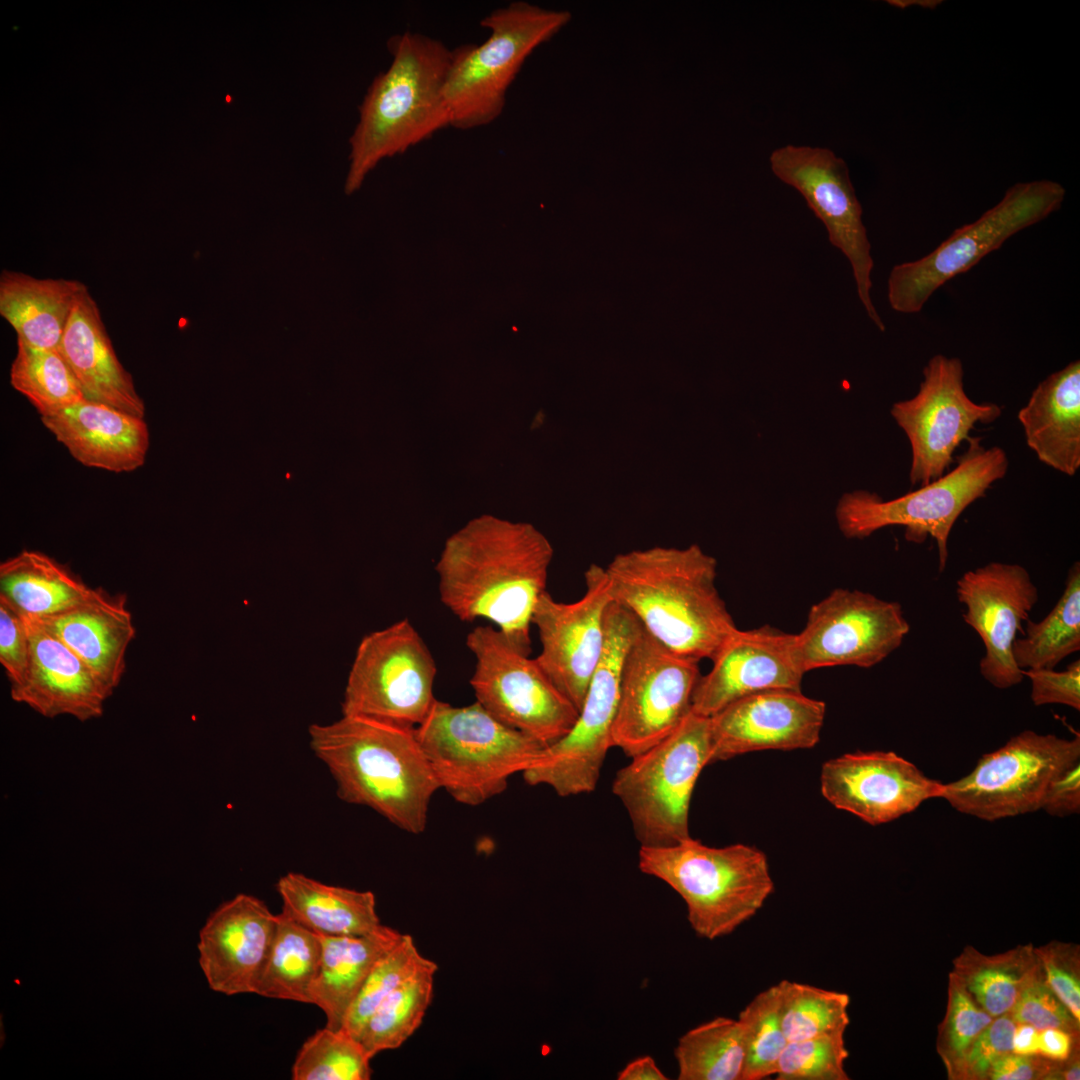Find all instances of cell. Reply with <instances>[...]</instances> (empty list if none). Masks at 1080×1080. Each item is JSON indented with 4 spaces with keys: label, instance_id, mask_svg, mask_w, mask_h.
<instances>
[{
    "label": "cell",
    "instance_id": "1",
    "mask_svg": "<svg viewBox=\"0 0 1080 1080\" xmlns=\"http://www.w3.org/2000/svg\"><path fill=\"white\" fill-rule=\"evenodd\" d=\"M552 558L533 525L482 515L444 545L435 567L440 600L461 621L485 619L530 654L532 615Z\"/></svg>",
    "mask_w": 1080,
    "mask_h": 1080
},
{
    "label": "cell",
    "instance_id": "2",
    "mask_svg": "<svg viewBox=\"0 0 1080 1080\" xmlns=\"http://www.w3.org/2000/svg\"><path fill=\"white\" fill-rule=\"evenodd\" d=\"M605 571L613 602L677 654L711 660L737 629L716 586V559L696 544L621 553Z\"/></svg>",
    "mask_w": 1080,
    "mask_h": 1080
},
{
    "label": "cell",
    "instance_id": "3",
    "mask_svg": "<svg viewBox=\"0 0 1080 1080\" xmlns=\"http://www.w3.org/2000/svg\"><path fill=\"white\" fill-rule=\"evenodd\" d=\"M308 733L342 801L368 807L407 833L424 832L440 788L415 727L342 714L332 723L312 724Z\"/></svg>",
    "mask_w": 1080,
    "mask_h": 1080
},
{
    "label": "cell",
    "instance_id": "4",
    "mask_svg": "<svg viewBox=\"0 0 1080 1080\" xmlns=\"http://www.w3.org/2000/svg\"><path fill=\"white\" fill-rule=\"evenodd\" d=\"M387 46L391 64L370 84L349 139L348 194L385 158L403 154L451 126L445 84L452 49L410 31L390 37Z\"/></svg>",
    "mask_w": 1080,
    "mask_h": 1080
},
{
    "label": "cell",
    "instance_id": "5",
    "mask_svg": "<svg viewBox=\"0 0 1080 1080\" xmlns=\"http://www.w3.org/2000/svg\"><path fill=\"white\" fill-rule=\"evenodd\" d=\"M638 866L683 899L691 928L707 940L733 933L774 891L767 856L742 843L711 847L689 837L667 847H640Z\"/></svg>",
    "mask_w": 1080,
    "mask_h": 1080
},
{
    "label": "cell",
    "instance_id": "6",
    "mask_svg": "<svg viewBox=\"0 0 1080 1080\" xmlns=\"http://www.w3.org/2000/svg\"><path fill=\"white\" fill-rule=\"evenodd\" d=\"M415 733L440 789L478 806L504 792L545 747L492 716L477 701L453 706L435 700Z\"/></svg>",
    "mask_w": 1080,
    "mask_h": 1080
},
{
    "label": "cell",
    "instance_id": "7",
    "mask_svg": "<svg viewBox=\"0 0 1080 1080\" xmlns=\"http://www.w3.org/2000/svg\"><path fill=\"white\" fill-rule=\"evenodd\" d=\"M967 450L956 467L937 480L900 497L883 500L876 493L856 490L839 499L835 516L839 530L849 539H863L889 526L905 528V538L921 543L934 538L939 571L948 559L951 530L973 502L983 497L1008 470L1006 452L999 446L985 448L980 438L968 439Z\"/></svg>",
    "mask_w": 1080,
    "mask_h": 1080
},
{
    "label": "cell",
    "instance_id": "8",
    "mask_svg": "<svg viewBox=\"0 0 1080 1080\" xmlns=\"http://www.w3.org/2000/svg\"><path fill=\"white\" fill-rule=\"evenodd\" d=\"M570 19L568 11L545 9L525 1L511 2L485 16L480 25L490 31L488 39L479 45L467 43L452 49L445 84L451 126L469 130L495 121L526 59Z\"/></svg>",
    "mask_w": 1080,
    "mask_h": 1080
},
{
    "label": "cell",
    "instance_id": "9",
    "mask_svg": "<svg viewBox=\"0 0 1080 1080\" xmlns=\"http://www.w3.org/2000/svg\"><path fill=\"white\" fill-rule=\"evenodd\" d=\"M710 750V718L691 711L668 736L616 773L612 791L640 847H667L691 837V797L710 764Z\"/></svg>",
    "mask_w": 1080,
    "mask_h": 1080
},
{
    "label": "cell",
    "instance_id": "10",
    "mask_svg": "<svg viewBox=\"0 0 1080 1080\" xmlns=\"http://www.w3.org/2000/svg\"><path fill=\"white\" fill-rule=\"evenodd\" d=\"M1065 196V188L1053 180L1015 183L997 204L955 229L931 252L895 265L887 282L889 305L898 313H919L945 283L970 270L1018 232L1059 210Z\"/></svg>",
    "mask_w": 1080,
    "mask_h": 1080
},
{
    "label": "cell",
    "instance_id": "11",
    "mask_svg": "<svg viewBox=\"0 0 1080 1080\" xmlns=\"http://www.w3.org/2000/svg\"><path fill=\"white\" fill-rule=\"evenodd\" d=\"M637 620L612 602L606 613V641L588 685L578 718L561 739L545 746L522 773L530 786L545 785L568 797L595 790L612 745V728L620 696L624 655Z\"/></svg>",
    "mask_w": 1080,
    "mask_h": 1080
},
{
    "label": "cell",
    "instance_id": "12",
    "mask_svg": "<svg viewBox=\"0 0 1080 1080\" xmlns=\"http://www.w3.org/2000/svg\"><path fill=\"white\" fill-rule=\"evenodd\" d=\"M466 645L475 658L476 701L492 716L544 746L572 729L578 709L529 653L493 625L476 626Z\"/></svg>",
    "mask_w": 1080,
    "mask_h": 1080
},
{
    "label": "cell",
    "instance_id": "13",
    "mask_svg": "<svg viewBox=\"0 0 1080 1080\" xmlns=\"http://www.w3.org/2000/svg\"><path fill=\"white\" fill-rule=\"evenodd\" d=\"M436 672L430 650L408 619L371 632L357 647L342 714L416 727L436 700Z\"/></svg>",
    "mask_w": 1080,
    "mask_h": 1080
},
{
    "label": "cell",
    "instance_id": "14",
    "mask_svg": "<svg viewBox=\"0 0 1080 1080\" xmlns=\"http://www.w3.org/2000/svg\"><path fill=\"white\" fill-rule=\"evenodd\" d=\"M1080 760V737L1024 730L984 754L966 776L943 784L940 798L955 810L986 821L1041 809L1052 779Z\"/></svg>",
    "mask_w": 1080,
    "mask_h": 1080
},
{
    "label": "cell",
    "instance_id": "15",
    "mask_svg": "<svg viewBox=\"0 0 1080 1080\" xmlns=\"http://www.w3.org/2000/svg\"><path fill=\"white\" fill-rule=\"evenodd\" d=\"M699 662L673 652L637 621L622 663L613 747L632 758L674 731L692 711Z\"/></svg>",
    "mask_w": 1080,
    "mask_h": 1080
},
{
    "label": "cell",
    "instance_id": "16",
    "mask_svg": "<svg viewBox=\"0 0 1080 1080\" xmlns=\"http://www.w3.org/2000/svg\"><path fill=\"white\" fill-rule=\"evenodd\" d=\"M918 392L898 401L891 415L911 446V484H929L942 477L956 448L977 423L990 424L1002 414L995 403H976L964 388V367L958 357L932 356L922 371Z\"/></svg>",
    "mask_w": 1080,
    "mask_h": 1080
},
{
    "label": "cell",
    "instance_id": "17",
    "mask_svg": "<svg viewBox=\"0 0 1080 1080\" xmlns=\"http://www.w3.org/2000/svg\"><path fill=\"white\" fill-rule=\"evenodd\" d=\"M770 166L777 178L800 192L824 224L831 244L847 257L867 316L885 331L870 295L871 244L845 161L827 148L786 145L772 152Z\"/></svg>",
    "mask_w": 1080,
    "mask_h": 1080
},
{
    "label": "cell",
    "instance_id": "18",
    "mask_svg": "<svg viewBox=\"0 0 1080 1080\" xmlns=\"http://www.w3.org/2000/svg\"><path fill=\"white\" fill-rule=\"evenodd\" d=\"M909 631L900 603L837 588L811 606L795 644L806 673L831 666L870 668L898 649Z\"/></svg>",
    "mask_w": 1080,
    "mask_h": 1080
},
{
    "label": "cell",
    "instance_id": "19",
    "mask_svg": "<svg viewBox=\"0 0 1080 1080\" xmlns=\"http://www.w3.org/2000/svg\"><path fill=\"white\" fill-rule=\"evenodd\" d=\"M584 579L580 599L560 602L546 591L532 615L541 644L535 659L578 711L604 650L606 613L613 602L605 567L592 564Z\"/></svg>",
    "mask_w": 1080,
    "mask_h": 1080
},
{
    "label": "cell",
    "instance_id": "20",
    "mask_svg": "<svg viewBox=\"0 0 1080 1080\" xmlns=\"http://www.w3.org/2000/svg\"><path fill=\"white\" fill-rule=\"evenodd\" d=\"M956 595L966 611L963 620L985 647L982 677L998 689L1024 680L1012 656V644L1039 599L1029 572L1019 564L990 562L966 571L956 582Z\"/></svg>",
    "mask_w": 1080,
    "mask_h": 1080
},
{
    "label": "cell",
    "instance_id": "21",
    "mask_svg": "<svg viewBox=\"0 0 1080 1080\" xmlns=\"http://www.w3.org/2000/svg\"><path fill=\"white\" fill-rule=\"evenodd\" d=\"M820 785L830 804L873 826L940 798L943 787L891 751H859L828 760L821 768Z\"/></svg>",
    "mask_w": 1080,
    "mask_h": 1080
},
{
    "label": "cell",
    "instance_id": "22",
    "mask_svg": "<svg viewBox=\"0 0 1080 1080\" xmlns=\"http://www.w3.org/2000/svg\"><path fill=\"white\" fill-rule=\"evenodd\" d=\"M692 697V711L711 717L743 697L775 689L801 690L805 675L795 634L764 625L736 629L711 659Z\"/></svg>",
    "mask_w": 1080,
    "mask_h": 1080
},
{
    "label": "cell",
    "instance_id": "23",
    "mask_svg": "<svg viewBox=\"0 0 1080 1080\" xmlns=\"http://www.w3.org/2000/svg\"><path fill=\"white\" fill-rule=\"evenodd\" d=\"M826 705L801 690L758 692L727 705L710 718V764L760 750L814 747Z\"/></svg>",
    "mask_w": 1080,
    "mask_h": 1080
},
{
    "label": "cell",
    "instance_id": "24",
    "mask_svg": "<svg viewBox=\"0 0 1080 1080\" xmlns=\"http://www.w3.org/2000/svg\"><path fill=\"white\" fill-rule=\"evenodd\" d=\"M277 925L259 898L239 893L217 907L199 933V965L209 987L228 996L255 993Z\"/></svg>",
    "mask_w": 1080,
    "mask_h": 1080
},
{
    "label": "cell",
    "instance_id": "25",
    "mask_svg": "<svg viewBox=\"0 0 1080 1080\" xmlns=\"http://www.w3.org/2000/svg\"><path fill=\"white\" fill-rule=\"evenodd\" d=\"M24 618L28 667L23 681L10 687L11 698L48 718L68 715L88 721L100 717L111 694L64 643L35 620Z\"/></svg>",
    "mask_w": 1080,
    "mask_h": 1080
},
{
    "label": "cell",
    "instance_id": "26",
    "mask_svg": "<svg viewBox=\"0 0 1080 1080\" xmlns=\"http://www.w3.org/2000/svg\"><path fill=\"white\" fill-rule=\"evenodd\" d=\"M41 421L84 466L131 472L146 460L150 437L143 417L84 399Z\"/></svg>",
    "mask_w": 1080,
    "mask_h": 1080
},
{
    "label": "cell",
    "instance_id": "27",
    "mask_svg": "<svg viewBox=\"0 0 1080 1080\" xmlns=\"http://www.w3.org/2000/svg\"><path fill=\"white\" fill-rule=\"evenodd\" d=\"M64 643L112 695L126 669V651L136 635L124 593L101 587L79 606L55 615L30 618Z\"/></svg>",
    "mask_w": 1080,
    "mask_h": 1080
},
{
    "label": "cell",
    "instance_id": "28",
    "mask_svg": "<svg viewBox=\"0 0 1080 1080\" xmlns=\"http://www.w3.org/2000/svg\"><path fill=\"white\" fill-rule=\"evenodd\" d=\"M58 350L73 371L85 400L144 417V401L132 375L119 361L100 309L88 290L74 306Z\"/></svg>",
    "mask_w": 1080,
    "mask_h": 1080
},
{
    "label": "cell",
    "instance_id": "29",
    "mask_svg": "<svg viewBox=\"0 0 1080 1080\" xmlns=\"http://www.w3.org/2000/svg\"><path fill=\"white\" fill-rule=\"evenodd\" d=\"M1017 417L1038 460L1074 476L1080 468V361L1041 381Z\"/></svg>",
    "mask_w": 1080,
    "mask_h": 1080
},
{
    "label": "cell",
    "instance_id": "30",
    "mask_svg": "<svg viewBox=\"0 0 1080 1080\" xmlns=\"http://www.w3.org/2000/svg\"><path fill=\"white\" fill-rule=\"evenodd\" d=\"M87 289L78 280L36 278L3 270L0 315L20 340L32 347L58 350L79 297Z\"/></svg>",
    "mask_w": 1080,
    "mask_h": 1080
},
{
    "label": "cell",
    "instance_id": "31",
    "mask_svg": "<svg viewBox=\"0 0 1080 1080\" xmlns=\"http://www.w3.org/2000/svg\"><path fill=\"white\" fill-rule=\"evenodd\" d=\"M404 934L381 925L361 936L321 935L322 954L310 987L311 1004L326 1016V1025L342 1027L345 1016L376 962L394 948Z\"/></svg>",
    "mask_w": 1080,
    "mask_h": 1080
},
{
    "label": "cell",
    "instance_id": "32",
    "mask_svg": "<svg viewBox=\"0 0 1080 1080\" xmlns=\"http://www.w3.org/2000/svg\"><path fill=\"white\" fill-rule=\"evenodd\" d=\"M276 890L281 912L317 934L361 936L382 925L372 891L329 885L296 872L281 876Z\"/></svg>",
    "mask_w": 1080,
    "mask_h": 1080
},
{
    "label": "cell",
    "instance_id": "33",
    "mask_svg": "<svg viewBox=\"0 0 1080 1080\" xmlns=\"http://www.w3.org/2000/svg\"><path fill=\"white\" fill-rule=\"evenodd\" d=\"M96 591L69 567L39 551L23 550L0 564V600L26 618L73 609Z\"/></svg>",
    "mask_w": 1080,
    "mask_h": 1080
},
{
    "label": "cell",
    "instance_id": "34",
    "mask_svg": "<svg viewBox=\"0 0 1080 1080\" xmlns=\"http://www.w3.org/2000/svg\"><path fill=\"white\" fill-rule=\"evenodd\" d=\"M1040 972L1031 943L992 955L965 946L954 958L951 971L973 1000L994 1018L1009 1013L1023 989Z\"/></svg>",
    "mask_w": 1080,
    "mask_h": 1080
},
{
    "label": "cell",
    "instance_id": "35",
    "mask_svg": "<svg viewBox=\"0 0 1080 1080\" xmlns=\"http://www.w3.org/2000/svg\"><path fill=\"white\" fill-rule=\"evenodd\" d=\"M321 954L319 934L280 912L254 994L311 1004L309 991L318 972Z\"/></svg>",
    "mask_w": 1080,
    "mask_h": 1080
},
{
    "label": "cell",
    "instance_id": "36",
    "mask_svg": "<svg viewBox=\"0 0 1080 1080\" xmlns=\"http://www.w3.org/2000/svg\"><path fill=\"white\" fill-rule=\"evenodd\" d=\"M1021 637L1012 644V656L1021 670L1054 669L1080 650V564L1068 571L1065 589L1053 609L1039 622L1027 620Z\"/></svg>",
    "mask_w": 1080,
    "mask_h": 1080
},
{
    "label": "cell",
    "instance_id": "37",
    "mask_svg": "<svg viewBox=\"0 0 1080 1080\" xmlns=\"http://www.w3.org/2000/svg\"><path fill=\"white\" fill-rule=\"evenodd\" d=\"M679 1080H742L745 1041L738 1019L716 1017L683 1034L674 1050Z\"/></svg>",
    "mask_w": 1080,
    "mask_h": 1080
},
{
    "label": "cell",
    "instance_id": "38",
    "mask_svg": "<svg viewBox=\"0 0 1080 1080\" xmlns=\"http://www.w3.org/2000/svg\"><path fill=\"white\" fill-rule=\"evenodd\" d=\"M437 970L436 962L428 959L376 1008L360 1036L371 1058L399 1048L420 1027L433 999Z\"/></svg>",
    "mask_w": 1080,
    "mask_h": 1080
},
{
    "label": "cell",
    "instance_id": "39",
    "mask_svg": "<svg viewBox=\"0 0 1080 1080\" xmlns=\"http://www.w3.org/2000/svg\"><path fill=\"white\" fill-rule=\"evenodd\" d=\"M11 386L23 394L41 417L84 400L81 387L59 350L32 347L17 340L10 368Z\"/></svg>",
    "mask_w": 1080,
    "mask_h": 1080
},
{
    "label": "cell",
    "instance_id": "40",
    "mask_svg": "<svg viewBox=\"0 0 1080 1080\" xmlns=\"http://www.w3.org/2000/svg\"><path fill=\"white\" fill-rule=\"evenodd\" d=\"M779 1013L788 1042L844 1033L850 1023L847 993L810 984L777 983Z\"/></svg>",
    "mask_w": 1080,
    "mask_h": 1080
},
{
    "label": "cell",
    "instance_id": "41",
    "mask_svg": "<svg viewBox=\"0 0 1080 1080\" xmlns=\"http://www.w3.org/2000/svg\"><path fill=\"white\" fill-rule=\"evenodd\" d=\"M371 1056L344 1028L318 1029L303 1043L292 1066L293 1080H368Z\"/></svg>",
    "mask_w": 1080,
    "mask_h": 1080
},
{
    "label": "cell",
    "instance_id": "42",
    "mask_svg": "<svg viewBox=\"0 0 1080 1080\" xmlns=\"http://www.w3.org/2000/svg\"><path fill=\"white\" fill-rule=\"evenodd\" d=\"M745 1041L742 1080H762L775 1076L778 1061L788 1041L780 1013L778 986L758 993L740 1012Z\"/></svg>",
    "mask_w": 1080,
    "mask_h": 1080
},
{
    "label": "cell",
    "instance_id": "43",
    "mask_svg": "<svg viewBox=\"0 0 1080 1080\" xmlns=\"http://www.w3.org/2000/svg\"><path fill=\"white\" fill-rule=\"evenodd\" d=\"M428 961L417 949L414 939L404 934L400 942L382 956L365 979L351 1004L342 1028L360 1040L368 1019L402 982Z\"/></svg>",
    "mask_w": 1080,
    "mask_h": 1080
},
{
    "label": "cell",
    "instance_id": "44",
    "mask_svg": "<svg viewBox=\"0 0 1080 1080\" xmlns=\"http://www.w3.org/2000/svg\"><path fill=\"white\" fill-rule=\"evenodd\" d=\"M845 1034L788 1042L776 1069L778 1080H848Z\"/></svg>",
    "mask_w": 1080,
    "mask_h": 1080
},
{
    "label": "cell",
    "instance_id": "45",
    "mask_svg": "<svg viewBox=\"0 0 1080 1080\" xmlns=\"http://www.w3.org/2000/svg\"><path fill=\"white\" fill-rule=\"evenodd\" d=\"M993 1019L950 972L945 1015L938 1026L936 1039V1050L946 1070L960 1058Z\"/></svg>",
    "mask_w": 1080,
    "mask_h": 1080
},
{
    "label": "cell",
    "instance_id": "46",
    "mask_svg": "<svg viewBox=\"0 0 1080 1080\" xmlns=\"http://www.w3.org/2000/svg\"><path fill=\"white\" fill-rule=\"evenodd\" d=\"M1016 1022L1009 1013L995 1017L947 1071L951 1080H988L992 1065L1012 1052Z\"/></svg>",
    "mask_w": 1080,
    "mask_h": 1080
},
{
    "label": "cell",
    "instance_id": "47",
    "mask_svg": "<svg viewBox=\"0 0 1080 1080\" xmlns=\"http://www.w3.org/2000/svg\"><path fill=\"white\" fill-rule=\"evenodd\" d=\"M1009 1014L1016 1023H1026L1039 1030L1059 1028L1079 1036L1080 1021L1045 982L1042 969L1023 989Z\"/></svg>",
    "mask_w": 1080,
    "mask_h": 1080
},
{
    "label": "cell",
    "instance_id": "48",
    "mask_svg": "<svg viewBox=\"0 0 1080 1080\" xmlns=\"http://www.w3.org/2000/svg\"><path fill=\"white\" fill-rule=\"evenodd\" d=\"M1048 986L1080 1021V949L1074 943L1052 940L1035 947Z\"/></svg>",
    "mask_w": 1080,
    "mask_h": 1080
},
{
    "label": "cell",
    "instance_id": "49",
    "mask_svg": "<svg viewBox=\"0 0 1080 1080\" xmlns=\"http://www.w3.org/2000/svg\"><path fill=\"white\" fill-rule=\"evenodd\" d=\"M1031 681V700L1035 706L1062 704L1080 710V660L1063 671L1054 669L1022 670Z\"/></svg>",
    "mask_w": 1080,
    "mask_h": 1080
},
{
    "label": "cell",
    "instance_id": "50",
    "mask_svg": "<svg viewBox=\"0 0 1080 1080\" xmlns=\"http://www.w3.org/2000/svg\"><path fill=\"white\" fill-rule=\"evenodd\" d=\"M28 660L29 639L25 618L0 600V663L10 687L23 681Z\"/></svg>",
    "mask_w": 1080,
    "mask_h": 1080
},
{
    "label": "cell",
    "instance_id": "51",
    "mask_svg": "<svg viewBox=\"0 0 1080 1080\" xmlns=\"http://www.w3.org/2000/svg\"><path fill=\"white\" fill-rule=\"evenodd\" d=\"M1062 1061L1036 1055L1009 1053L991 1067L988 1080H1056Z\"/></svg>",
    "mask_w": 1080,
    "mask_h": 1080
},
{
    "label": "cell",
    "instance_id": "52",
    "mask_svg": "<svg viewBox=\"0 0 1080 1080\" xmlns=\"http://www.w3.org/2000/svg\"><path fill=\"white\" fill-rule=\"evenodd\" d=\"M1041 809L1058 817L1079 813L1080 760L1066 766L1052 779Z\"/></svg>",
    "mask_w": 1080,
    "mask_h": 1080
},
{
    "label": "cell",
    "instance_id": "53",
    "mask_svg": "<svg viewBox=\"0 0 1080 1080\" xmlns=\"http://www.w3.org/2000/svg\"><path fill=\"white\" fill-rule=\"evenodd\" d=\"M1079 1036L1059 1028L1039 1030L1038 1054L1055 1061L1068 1059L1079 1050Z\"/></svg>",
    "mask_w": 1080,
    "mask_h": 1080
},
{
    "label": "cell",
    "instance_id": "54",
    "mask_svg": "<svg viewBox=\"0 0 1080 1080\" xmlns=\"http://www.w3.org/2000/svg\"><path fill=\"white\" fill-rule=\"evenodd\" d=\"M619 1080H666L651 1056H643L630 1061L617 1075Z\"/></svg>",
    "mask_w": 1080,
    "mask_h": 1080
},
{
    "label": "cell",
    "instance_id": "55",
    "mask_svg": "<svg viewBox=\"0 0 1080 1080\" xmlns=\"http://www.w3.org/2000/svg\"><path fill=\"white\" fill-rule=\"evenodd\" d=\"M1039 1029L1026 1023H1016L1012 1037V1053L1038 1054Z\"/></svg>",
    "mask_w": 1080,
    "mask_h": 1080
},
{
    "label": "cell",
    "instance_id": "56",
    "mask_svg": "<svg viewBox=\"0 0 1080 1080\" xmlns=\"http://www.w3.org/2000/svg\"><path fill=\"white\" fill-rule=\"evenodd\" d=\"M1080 1061L1079 1050L1075 1051L1068 1059L1061 1062L1056 1074V1080H1079Z\"/></svg>",
    "mask_w": 1080,
    "mask_h": 1080
},
{
    "label": "cell",
    "instance_id": "57",
    "mask_svg": "<svg viewBox=\"0 0 1080 1080\" xmlns=\"http://www.w3.org/2000/svg\"><path fill=\"white\" fill-rule=\"evenodd\" d=\"M888 2L893 6L902 7V8L903 7H908V6H911V5H917V6H921V7H924V8H930V9L935 8L936 6H938L941 3V1H934V0H921V1L893 0V1H888Z\"/></svg>",
    "mask_w": 1080,
    "mask_h": 1080
}]
</instances>
